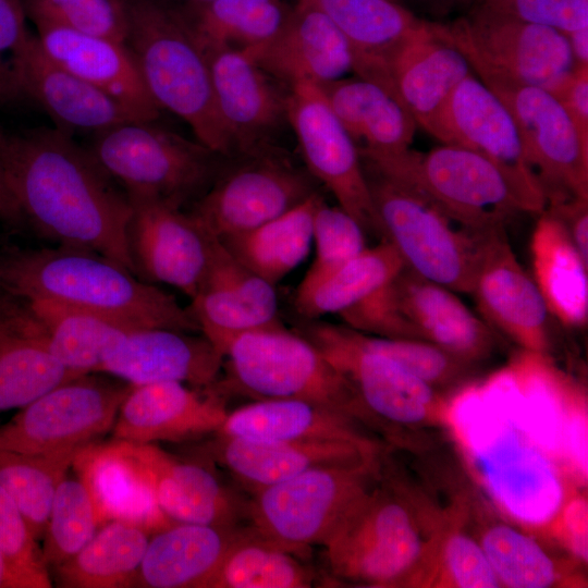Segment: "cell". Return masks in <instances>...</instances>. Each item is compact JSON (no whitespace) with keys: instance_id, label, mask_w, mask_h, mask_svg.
Wrapping results in <instances>:
<instances>
[{"instance_id":"obj_3","label":"cell","mask_w":588,"mask_h":588,"mask_svg":"<svg viewBox=\"0 0 588 588\" xmlns=\"http://www.w3.org/2000/svg\"><path fill=\"white\" fill-rule=\"evenodd\" d=\"M125 45L159 109L184 120L218 155L235 150L217 108L204 50L177 8L166 0H125Z\"/></svg>"},{"instance_id":"obj_43","label":"cell","mask_w":588,"mask_h":588,"mask_svg":"<svg viewBox=\"0 0 588 588\" xmlns=\"http://www.w3.org/2000/svg\"><path fill=\"white\" fill-rule=\"evenodd\" d=\"M295 553L253 529H241L208 588H306L315 575Z\"/></svg>"},{"instance_id":"obj_21","label":"cell","mask_w":588,"mask_h":588,"mask_svg":"<svg viewBox=\"0 0 588 588\" xmlns=\"http://www.w3.org/2000/svg\"><path fill=\"white\" fill-rule=\"evenodd\" d=\"M189 309L200 332L222 353L240 333L280 322L274 284L247 268L215 238L201 284Z\"/></svg>"},{"instance_id":"obj_26","label":"cell","mask_w":588,"mask_h":588,"mask_svg":"<svg viewBox=\"0 0 588 588\" xmlns=\"http://www.w3.org/2000/svg\"><path fill=\"white\" fill-rule=\"evenodd\" d=\"M72 466L90 493L100 527L123 520L155 534L175 524L160 510L151 478L128 442L93 444Z\"/></svg>"},{"instance_id":"obj_53","label":"cell","mask_w":588,"mask_h":588,"mask_svg":"<svg viewBox=\"0 0 588 588\" xmlns=\"http://www.w3.org/2000/svg\"><path fill=\"white\" fill-rule=\"evenodd\" d=\"M33 36L21 0H0V90L7 100L22 95L21 69Z\"/></svg>"},{"instance_id":"obj_20","label":"cell","mask_w":588,"mask_h":588,"mask_svg":"<svg viewBox=\"0 0 588 588\" xmlns=\"http://www.w3.org/2000/svg\"><path fill=\"white\" fill-rule=\"evenodd\" d=\"M195 332L137 328L124 333L106 354L98 372L132 384L182 382L199 389L218 383L223 355Z\"/></svg>"},{"instance_id":"obj_22","label":"cell","mask_w":588,"mask_h":588,"mask_svg":"<svg viewBox=\"0 0 588 588\" xmlns=\"http://www.w3.org/2000/svg\"><path fill=\"white\" fill-rule=\"evenodd\" d=\"M226 414L216 384L206 393L172 381L132 385L119 408L112 437L136 444L182 442L217 432Z\"/></svg>"},{"instance_id":"obj_10","label":"cell","mask_w":588,"mask_h":588,"mask_svg":"<svg viewBox=\"0 0 588 588\" xmlns=\"http://www.w3.org/2000/svg\"><path fill=\"white\" fill-rule=\"evenodd\" d=\"M380 473V458L317 466L252 492L243 516L258 535L294 553L303 552L322 546Z\"/></svg>"},{"instance_id":"obj_6","label":"cell","mask_w":588,"mask_h":588,"mask_svg":"<svg viewBox=\"0 0 588 588\" xmlns=\"http://www.w3.org/2000/svg\"><path fill=\"white\" fill-rule=\"evenodd\" d=\"M222 355L230 385L254 399L317 403L372 430L346 379L313 343L281 322L237 334L225 344Z\"/></svg>"},{"instance_id":"obj_2","label":"cell","mask_w":588,"mask_h":588,"mask_svg":"<svg viewBox=\"0 0 588 588\" xmlns=\"http://www.w3.org/2000/svg\"><path fill=\"white\" fill-rule=\"evenodd\" d=\"M0 291L93 310L136 328L200 331L189 307L173 295L84 248L0 244Z\"/></svg>"},{"instance_id":"obj_63","label":"cell","mask_w":588,"mask_h":588,"mask_svg":"<svg viewBox=\"0 0 588 588\" xmlns=\"http://www.w3.org/2000/svg\"><path fill=\"white\" fill-rule=\"evenodd\" d=\"M186 1H209V0H186Z\"/></svg>"},{"instance_id":"obj_12","label":"cell","mask_w":588,"mask_h":588,"mask_svg":"<svg viewBox=\"0 0 588 588\" xmlns=\"http://www.w3.org/2000/svg\"><path fill=\"white\" fill-rule=\"evenodd\" d=\"M436 30L464 54L480 79L551 91L576 66L563 33L475 8L453 23H436Z\"/></svg>"},{"instance_id":"obj_60","label":"cell","mask_w":588,"mask_h":588,"mask_svg":"<svg viewBox=\"0 0 588 588\" xmlns=\"http://www.w3.org/2000/svg\"><path fill=\"white\" fill-rule=\"evenodd\" d=\"M0 588H25L0 550Z\"/></svg>"},{"instance_id":"obj_24","label":"cell","mask_w":588,"mask_h":588,"mask_svg":"<svg viewBox=\"0 0 588 588\" xmlns=\"http://www.w3.org/2000/svg\"><path fill=\"white\" fill-rule=\"evenodd\" d=\"M271 76L291 85H322L353 71L348 44L333 22L297 0L281 32L268 44L245 51Z\"/></svg>"},{"instance_id":"obj_1","label":"cell","mask_w":588,"mask_h":588,"mask_svg":"<svg viewBox=\"0 0 588 588\" xmlns=\"http://www.w3.org/2000/svg\"><path fill=\"white\" fill-rule=\"evenodd\" d=\"M0 167L28 232L96 252L135 274L131 200L87 148L62 130L0 128Z\"/></svg>"},{"instance_id":"obj_15","label":"cell","mask_w":588,"mask_h":588,"mask_svg":"<svg viewBox=\"0 0 588 588\" xmlns=\"http://www.w3.org/2000/svg\"><path fill=\"white\" fill-rule=\"evenodd\" d=\"M481 81L512 114L547 206L588 199V144L558 99L537 86L494 78Z\"/></svg>"},{"instance_id":"obj_4","label":"cell","mask_w":588,"mask_h":588,"mask_svg":"<svg viewBox=\"0 0 588 588\" xmlns=\"http://www.w3.org/2000/svg\"><path fill=\"white\" fill-rule=\"evenodd\" d=\"M448 425L505 514L535 526L559 516L565 490L554 462L498 414L480 391L470 389L454 397Z\"/></svg>"},{"instance_id":"obj_59","label":"cell","mask_w":588,"mask_h":588,"mask_svg":"<svg viewBox=\"0 0 588 588\" xmlns=\"http://www.w3.org/2000/svg\"><path fill=\"white\" fill-rule=\"evenodd\" d=\"M576 65H588V27L565 34Z\"/></svg>"},{"instance_id":"obj_14","label":"cell","mask_w":588,"mask_h":588,"mask_svg":"<svg viewBox=\"0 0 588 588\" xmlns=\"http://www.w3.org/2000/svg\"><path fill=\"white\" fill-rule=\"evenodd\" d=\"M442 144L469 149L504 175L524 211L541 215L547 207L516 123L502 100L474 72L452 91L431 131Z\"/></svg>"},{"instance_id":"obj_37","label":"cell","mask_w":588,"mask_h":588,"mask_svg":"<svg viewBox=\"0 0 588 588\" xmlns=\"http://www.w3.org/2000/svg\"><path fill=\"white\" fill-rule=\"evenodd\" d=\"M535 280L552 317L571 329L588 320V262L574 245L566 228L543 211L530 237Z\"/></svg>"},{"instance_id":"obj_28","label":"cell","mask_w":588,"mask_h":588,"mask_svg":"<svg viewBox=\"0 0 588 588\" xmlns=\"http://www.w3.org/2000/svg\"><path fill=\"white\" fill-rule=\"evenodd\" d=\"M78 376L49 353L30 303L0 291V412L21 408Z\"/></svg>"},{"instance_id":"obj_23","label":"cell","mask_w":588,"mask_h":588,"mask_svg":"<svg viewBox=\"0 0 588 588\" xmlns=\"http://www.w3.org/2000/svg\"><path fill=\"white\" fill-rule=\"evenodd\" d=\"M220 117L235 150L253 152L286 120L287 93L245 51L218 48L204 51Z\"/></svg>"},{"instance_id":"obj_31","label":"cell","mask_w":588,"mask_h":588,"mask_svg":"<svg viewBox=\"0 0 588 588\" xmlns=\"http://www.w3.org/2000/svg\"><path fill=\"white\" fill-rule=\"evenodd\" d=\"M35 25L40 47L53 63L139 111L148 120L159 117L160 109L149 96L125 44L50 23L36 22Z\"/></svg>"},{"instance_id":"obj_55","label":"cell","mask_w":588,"mask_h":588,"mask_svg":"<svg viewBox=\"0 0 588 588\" xmlns=\"http://www.w3.org/2000/svg\"><path fill=\"white\" fill-rule=\"evenodd\" d=\"M550 93L567 112L580 138L588 144V65H576Z\"/></svg>"},{"instance_id":"obj_35","label":"cell","mask_w":588,"mask_h":588,"mask_svg":"<svg viewBox=\"0 0 588 588\" xmlns=\"http://www.w3.org/2000/svg\"><path fill=\"white\" fill-rule=\"evenodd\" d=\"M241 529L175 523L154 534L135 587L208 588Z\"/></svg>"},{"instance_id":"obj_49","label":"cell","mask_w":588,"mask_h":588,"mask_svg":"<svg viewBox=\"0 0 588 588\" xmlns=\"http://www.w3.org/2000/svg\"><path fill=\"white\" fill-rule=\"evenodd\" d=\"M313 243L316 255L296 293L310 289L368 247L366 232L358 222L341 207H330L324 200L314 216Z\"/></svg>"},{"instance_id":"obj_32","label":"cell","mask_w":588,"mask_h":588,"mask_svg":"<svg viewBox=\"0 0 588 588\" xmlns=\"http://www.w3.org/2000/svg\"><path fill=\"white\" fill-rule=\"evenodd\" d=\"M21 91L59 123L99 132L125 122L150 121L99 87L53 63L33 36L21 69Z\"/></svg>"},{"instance_id":"obj_58","label":"cell","mask_w":588,"mask_h":588,"mask_svg":"<svg viewBox=\"0 0 588 588\" xmlns=\"http://www.w3.org/2000/svg\"><path fill=\"white\" fill-rule=\"evenodd\" d=\"M0 221L11 231L28 232L20 207L8 187L0 167Z\"/></svg>"},{"instance_id":"obj_52","label":"cell","mask_w":588,"mask_h":588,"mask_svg":"<svg viewBox=\"0 0 588 588\" xmlns=\"http://www.w3.org/2000/svg\"><path fill=\"white\" fill-rule=\"evenodd\" d=\"M474 8L564 35L588 27V0H475Z\"/></svg>"},{"instance_id":"obj_42","label":"cell","mask_w":588,"mask_h":588,"mask_svg":"<svg viewBox=\"0 0 588 588\" xmlns=\"http://www.w3.org/2000/svg\"><path fill=\"white\" fill-rule=\"evenodd\" d=\"M405 264L385 240L327 274L310 289L295 294V308L303 319L341 315L390 282Z\"/></svg>"},{"instance_id":"obj_56","label":"cell","mask_w":588,"mask_h":588,"mask_svg":"<svg viewBox=\"0 0 588 588\" xmlns=\"http://www.w3.org/2000/svg\"><path fill=\"white\" fill-rule=\"evenodd\" d=\"M560 530L566 547L575 558L587 561V503L583 498L572 499L560 512Z\"/></svg>"},{"instance_id":"obj_17","label":"cell","mask_w":588,"mask_h":588,"mask_svg":"<svg viewBox=\"0 0 588 588\" xmlns=\"http://www.w3.org/2000/svg\"><path fill=\"white\" fill-rule=\"evenodd\" d=\"M315 192L303 172L284 161L257 157L215 180L188 212L221 241L281 216Z\"/></svg>"},{"instance_id":"obj_44","label":"cell","mask_w":588,"mask_h":588,"mask_svg":"<svg viewBox=\"0 0 588 588\" xmlns=\"http://www.w3.org/2000/svg\"><path fill=\"white\" fill-rule=\"evenodd\" d=\"M78 454L35 455L0 449V487L37 540L44 538L57 488Z\"/></svg>"},{"instance_id":"obj_51","label":"cell","mask_w":588,"mask_h":588,"mask_svg":"<svg viewBox=\"0 0 588 588\" xmlns=\"http://www.w3.org/2000/svg\"><path fill=\"white\" fill-rule=\"evenodd\" d=\"M37 541L14 501L0 487V550L25 588H50L49 567Z\"/></svg>"},{"instance_id":"obj_40","label":"cell","mask_w":588,"mask_h":588,"mask_svg":"<svg viewBox=\"0 0 588 588\" xmlns=\"http://www.w3.org/2000/svg\"><path fill=\"white\" fill-rule=\"evenodd\" d=\"M322 200L315 192L281 216L219 241L247 268L275 285L308 255L314 216Z\"/></svg>"},{"instance_id":"obj_13","label":"cell","mask_w":588,"mask_h":588,"mask_svg":"<svg viewBox=\"0 0 588 588\" xmlns=\"http://www.w3.org/2000/svg\"><path fill=\"white\" fill-rule=\"evenodd\" d=\"M132 384L85 373L50 389L0 426V449L81 453L110 431Z\"/></svg>"},{"instance_id":"obj_38","label":"cell","mask_w":588,"mask_h":588,"mask_svg":"<svg viewBox=\"0 0 588 588\" xmlns=\"http://www.w3.org/2000/svg\"><path fill=\"white\" fill-rule=\"evenodd\" d=\"M177 9L204 51H247L266 45L281 32L292 11L282 0L186 1Z\"/></svg>"},{"instance_id":"obj_54","label":"cell","mask_w":588,"mask_h":588,"mask_svg":"<svg viewBox=\"0 0 588 588\" xmlns=\"http://www.w3.org/2000/svg\"><path fill=\"white\" fill-rule=\"evenodd\" d=\"M580 397L569 394L563 432L562 461L581 479H587V415Z\"/></svg>"},{"instance_id":"obj_50","label":"cell","mask_w":588,"mask_h":588,"mask_svg":"<svg viewBox=\"0 0 588 588\" xmlns=\"http://www.w3.org/2000/svg\"><path fill=\"white\" fill-rule=\"evenodd\" d=\"M370 348L392 358L434 389L453 387L470 372L473 363L418 339H388L363 333Z\"/></svg>"},{"instance_id":"obj_61","label":"cell","mask_w":588,"mask_h":588,"mask_svg":"<svg viewBox=\"0 0 588 588\" xmlns=\"http://www.w3.org/2000/svg\"><path fill=\"white\" fill-rule=\"evenodd\" d=\"M434 10H448L469 0H420Z\"/></svg>"},{"instance_id":"obj_33","label":"cell","mask_w":588,"mask_h":588,"mask_svg":"<svg viewBox=\"0 0 588 588\" xmlns=\"http://www.w3.org/2000/svg\"><path fill=\"white\" fill-rule=\"evenodd\" d=\"M470 73L464 54L431 22L399 49L391 63L401 102L429 134L452 91Z\"/></svg>"},{"instance_id":"obj_25","label":"cell","mask_w":588,"mask_h":588,"mask_svg":"<svg viewBox=\"0 0 588 588\" xmlns=\"http://www.w3.org/2000/svg\"><path fill=\"white\" fill-rule=\"evenodd\" d=\"M392 289L413 339L431 342L475 364L492 352V328L471 313L454 291L404 267Z\"/></svg>"},{"instance_id":"obj_46","label":"cell","mask_w":588,"mask_h":588,"mask_svg":"<svg viewBox=\"0 0 588 588\" xmlns=\"http://www.w3.org/2000/svg\"><path fill=\"white\" fill-rule=\"evenodd\" d=\"M100 528L90 493L77 477L59 483L51 504L41 548L49 568L74 556Z\"/></svg>"},{"instance_id":"obj_45","label":"cell","mask_w":588,"mask_h":588,"mask_svg":"<svg viewBox=\"0 0 588 588\" xmlns=\"http://www.w3.org/2000/svg\"><path fill=\"white\" fill-rule=\"evenodd\" d=\"M479 543L500 583L511 588H548L560 583L561 569L529 535L504 523L487 525Z\"/></svg>"},{"instance_id":"obj_19","label":"cell","mask_w":588,"mask_h":588,"mask_svg":"<svg viewBox=\"0 0 588 588\" xmlns=\"http://www.w3.org/2000/svg\"><path fill=\"white\" fill-rule=\"evenodd\" d=\"M470 294L485 321L529 353L550 347L553 318L532 277L523 268L504 228L490 231Z\"/></svg>"},{"instance_id":"obj_34","label":"cell","mask_w":588,"mask_h":588,"mask_svg":"<svg viewBox=\"0 0 588 588\" xmlns=\"http://www.w3.org/2000/svg\"><path fill=\"white\" fill-rule=\"evenodd\" d=\"M130 445L151 478L160 510L173 523L232 527L243 516L244 502L204 466L176 461L152 443Z\"/></svg>"},{"instance_id":"obj_7","label":"cell","mask_w":588,"mask_h":588,"mask_svg":"<svg viewBox=\"0 0 588 588\" xmlns=\"http://www.w3.org/2000/svg\"><path fill=\"white\" fill-rule=\"evenodd\" d=\"M296 332L351 384L375 432L399 443L404 431L446 424L449 403L439 390L367 346L362 332L319 319H303Z\"/></svg>"},{"instance_id":"obj_8","label":"cell","mask_w":588,"mask_h":588,"mask_svg":"<svg viewBox=\"0 0 588 588\" xmlns=\"http://www.w3.org/2000/svg\"><path fill=\"white\" fill-rule=\"evenodd\" d=\"M151 122L96 132L87 149L130 199L193 205L216 180L218 154Z\"/></svg>"},{"instance_id":"obj_41","label":"cell","mask_w":588,"mask_h":588,"mask_svg":"<svg viewBox=\"0 0 588 588\" xmlns=\"http://www.w3.org/2000/svg\"><path fill=\"white\" fill-rule=\"evenodd\" d=\"M27 301L44 326L49 353L77 375L98 372L112 345L137 329L93 310L50 299Z\"/></svg>"},{"instance_id":"obj_18","label":"cell","mask_w":588,"mask_h":588,"mask_svg":"<svg viewBox=\"0 0 588 588\" xmlns=\"http://www.w3.org/2000/svg\"><path fill=\"white\" fill-rule=\"evenodd\" d=\"M128 245L135 274L149 283H164L189 298L206 274L212 244L210 235L188 212L175 205L130 199Z\"/></svg>"},{"instance_id":"obj_9","label":"cell","mask_w":588,"mask_h":588,"mask_svg":"<svg viewBox=\"0 0 588 588\" xmlns=\"http://www.w3.org/2000/svg\"><path fill=\"white\" fill-rule=\"evenodd\" d=\"M365 173L382 240L405 267L454 292L470 294L489 233L460 225L411 186L368 167Z\"/></svg>"},{"instance_id":"obj_36","label":"cell","mask_w":588,"mask_h":588,"mask_svg":"<svg viewBox=\"0 0 588 588\" xmlns=\"http://www.w3.org/2000/svg\"><path fill=\"white\" fill-rule=\"evenodd\" d=\"M319 86L360 157L395 156L411 149L418 125L383 87L358 76Z\"/></svg>"},{"instance_id":"obj_27","label":"cell","mask_w":588,"mask_h":588,"mask_svg":"<svg viewBox=\"0 0 588 588\" xmlns=\"http://www.w3.org/2000/svg\"><path fill=\"white\" fill-rule=\"evenodd\" d=\"M323 12L346 39L353 72L399 100L391 63L399 49L429 22L394 0H305ZM401 101V100H400Z\"/></svg>"},{"instance_id":"obj_29","label":"cell","mask_w":588,"mask_h":588,"mask_svg":"<svg viewBox=\"0 0 588 588\" xmlns=\"http://www.w3.org/2000/svg\"><path fill=\"white\" fill-rule=\"evenodd\" d=\"M219 434L254 440L345 441L372 453L382 443L356 419L330 407L295 399L257 400L228 413Z\"/></svg>"},{"instance_id":"obj_47","label":"cell","mask_w":588,"mask_h":588,"mask_svg":"<svg viewBox=\"0 0 588 588\" xmlns=\"http://www.w3.org/2000/svg\"><path fill=\"white\" fill-rule=\"evenodd\" d=\"M422 584L460 588L501 587L479 540L455 526L444 529L437 538Z\"/></svg>"},{"instance_id":"obj_30","label":"cell","mask_w":588,"mask_h":588,"mask_svg":"<svg viewBox=\"0 0 588 588\" xmlns=\"http://www.w3.org/2000/svg\"><path fill=\"white\" fill-rule=\"evenodd\" d=\"M215 434L210 454L250 492L317 466L379 460L381 456L345 441L254 440Z\"/></svg>"},{"instance_id":"obj_39","label":"cell","mask_w":588,"mask_h":588,"mask_svg":"<svg viewBox=\"0 0 588 588\" xmlns=\"http://www.w3.org/2000/svg\"><path fill=\"white\" fill-rule=\"evenodd\" d=\"M149 532L123 520L102 525L69 561L53 568L64 588L135 587Z\"/></svg>"},{"instance_id":"obj_16","label":"cell","mask_w":588,"mask_h":588,"mask_svg":"<svg viewBox=\"0 0 588 588\" xmlns=\"http://www.w3.org/2000/svg\"><path fill=\"white\" fill-rule=\"evenodd\" d=\"M286 120L295 132L309 173L334 196L364 231L382 240L358 148L329 106L319 85L290 86Z\"/></svg>"},{"instance_id":"obj_57","label":"cell","mask_w":588,"mask_h":588,"mask_svg":"<svg viewBox=\"0 0 588 588\" xmlns=\"http://www.w3.org/2000/svg\"><path fill=\"white\" fill-rule=\"evenodd\" d=\"M544 211L563 223L577 250L588 262V199L576 198L549 205Z\"/></svg>"},{"instance_id":"obj_11","label":"cell","mask_w":588,"mask_h":588,"mask_svg":"<svg viewBox=\"0 0 588 588\" xmlns=\"http://www.w3.org/2000/svg\"><path fill=\"white\" fill-rule=\"evenodd\" d=\"M362 158L368 167L419 192L469 231L487 233L525 213L501 171L464 147L442 144L426 154L408 149Z\"/></svg>"},{"instance_id":"obj_5","label":"cell","mask_w":588,"mask_h":588,"mask_svg":"<svg viewBox=\"0 0 588 588\" xmlns=\"http://www.w3.org/2000/svg\"><path fill=\"white\" fill-rule=\"evenodd\" d=\"M378 481L322 543L330 573L369 587L421 584L437 540L427 541L407 493Z\"/></svg>"},{"instance_id":"obj_48","label":"cell","mask_w":588,"mask_h":588,"mask_svg":"<svg viewBox=\"0 0 588 588\" xmlns=\"http://www.w3.org/2000/svg\"><path fill=\"white\" fill-rule=\"evenodd\" d=\"M34 23L45 22L125 44V0H25Z\"/></svg>"},{"instance_id":"obj_62","label":"cell","mask_w":588,"mask_h":588,"mask_svg":"<svg viewBox=\"0 0 588 588\" xmlns=\"http://www.w3.org/2000/svg\"><path fill=\"white\" fill-rule=\"evenodd\" d=\"M4 100H7V99H5V97L3 96V94L0 90V101H4Z\"/></svg>"}]
</instances>
